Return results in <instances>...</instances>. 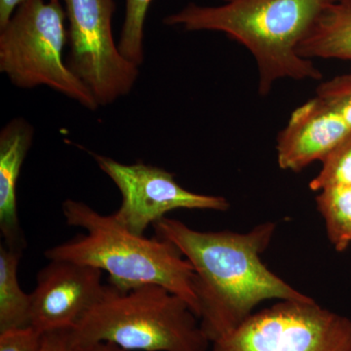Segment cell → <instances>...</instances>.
Returning <instances> with one entry per match:
<instances>
[{
	"instance_id": "1",
	"label": "cell",
	"mask_w": 351,
	"mask_h": 351,
	"mask_svg": "<svg viewBox=\"0 0 351 351\" xmlns=\"http://www.w3.org/2000/svg\"><path fill=\"white\" fill-rule=\"evenodd\" d=\"M157 237L175 245L195 269L201 326L211 343L239 327L261 302L311 301L267 269L262 254L276 230L271 221L250 232H198L163 218L154 226Z\"/></svg>"
},
{
	"instance_id": "2",
	"label": "cell",
	"mask_w": 351,
	"mask_h": 351,
	"mask_svg": "<svg viewBox=\"0 0 351 351\" xmlns=\"http://www.w3.org/2000/svg\"><path fill=\"white\" fill-rule=\"evenodd\" d=\"M217 6L188 4L164 18L186 32H223L244 46L257 64L258 91L267 96L282 80H320L322 73L298 48L328 6L337 0H221Z\"/></svg>"
},
{
	"instance_id": "3",
	"label": "cell",
	"mask_w": 351,
	"mask_h": 351,
	"mask_svg": "<svg viewBox=\"0 0 351 351\" xmlns=\"http://www.w3.org/2000/svg\"><path fill=\"white\" fill-rule=\"evenodd\" d=\"M63 214L68 226L83 228L85 234L46 250L48 260L91 265L107 272L110 285L122 291L161 286L188 302L198 317L195 269L174 244L129 232L112 215L82 201H64Z\"/></svg>"
},
{
	"instance_id": "4",
	"label": "cell",
	"mask_w": 351,
	"mask_h": 351,
	"mask_svg": "<svg viewBox=\"0 0 351 351\" xmlns=\"http://www.w3.org/2000/svg\"><path fill=\"white\" fill-rule=\"evenodd\" d=\"M69 335L71 345L105 341L133 351H207L212 343L188 302L158 285H105Z\"/></svg>"
},
{
	"instance_id": "5",
	"label": "cell",
	"mask_w": 351,
	"mask_h": 351,
	"mask_svg": "<svg viewBox=\"0 0 351 351\" xmlns=\"http://www.w3.org/2000/svg\"><path fill=\"white\" fill-rule=\"evenodd\" d=\"M66 19L59 0H24L0 27V71L14 86H46L96 110L100 106L93 94L63 59Z\"/></svg>"
},
{
	"instance_id": "6",
	"label": "cell",
	"mask_w": 351,
	"mask_h": 351,
	"mask_svg": "<svg viewBox=\"0 0 351 351\" xmlns=\"http://www.w3.org/2000/svg\"><path fill=\"white\" fill-rule=\"evenodd\" d=\"M212 345V351H351V320L314 300L280 301Z\"/></svg>"
},
{
	"instance_id": "7",
	"label": "cell",
	"mask_w": 351,
	"mask_h": 351,
	"mask_svg": "<svg viewBox=\"0 0 351 351\" xmlns=\"http://www.w3.org/2000/svg\"><path fill=\"white\" fill-rule=\"evenodd\" d=\"M69 21L71 71L92 92L99 106L130 94L138 66L120 53L112 34L114 0H64Z\"/></svg>"
},
{
	"instance_id": "8",
	"label": "cell",
	"mask_w": 351,
	"mask_h": 351,
	"mask_svg": "<svg viewBox=\"0 0 351 351\" xmlns=\"http://www.w3.org/2000/svg\"><path fill=\"white\" fill-rule=\"evenodd\" d=\"M92 156L121 195V204L112 216L135 234L145 235L149 226L174 210L226 212L230 209L226 198L191 193L178 184L173 173L162 168L143 162L120 163L101 154Z\"/></svg>"
},
{
	"instance_id": "9",
	"label": "cell",
	"mask_w": 351,
	"mask_h": 351,
	"mask_svg": "<svg viewBox=\"0 0 351 351\" xmlns=\"http://www.w3.org/2000/svg\"><path fill=\"white\" fill-rule=\"evenodd\" d=\"M101 276L91 265L50 260L32 293V326L44 334L73 329L103 294Z\"/></svg>"
},
{
	"instance_id": "10",
	"label": "cell",
	"mask_w": 351,
	"mask_h": 351,
	"mask_svg": "<svg viewBox=\"0 0 351 351\" xmlns=\"http://www.w3.org/2000/svg\"><path fill=\"white\" fill-rule=\"evenodd\" d=\"M351 128L332 108L314 97L295 108L276 140L277 162L282 170L301 172L345 140Z\"/></svg>"
},
{
	"instance_id": "11",
	"label": "cell",
	"mask_w": 351,
	"mask_h": 351,
	"mask_svg": "<svg viewBox=\"0 0 351 351\" xmlns=\"http://www.w3.org/2000/svg\"><path fill=\"white\" fill-rule=\"evenodd\" d=\"M34 136V126L23 117L10 120L0 132V230L4 245L11 250L22 252L27 246L16 189Z\"/></svg>"
},
{
	"instance_id": "12",
	"label": "cell",
	"mask_w": 351,
	"mask_h": 351,
	"mask_svg": "<svg viewBox=\"0 0 351 351\" xmlns=\"http://www.w3.org/2000/svg\"><path fill=\"white\" fill-rule=\"evenodd\" d=\"M307 60L351 61V0H337L328 6L298 48Z\"/></svg>"
},
{
	"instance_id": "13",
	"label": "cell",
	"mask_w": 351,
	"mask_h": 351,
	"mask_svg": "<svg viewBox=\"0 0 351 351\" xmlns=\"http://www.w3.org/2000/svg\"><path fill=\"white\" fill-rule=\"evenodd\" d=\"M22 252L0 246V332L31 325L32 294L18 280Z\"/></svg>"
},
{
	"instance_id": "14",
	"label": "cell",
	"mask_w": 351,
	"mask_h": 351,
	"mask_svg": "<svg viewBox=\"0 0 351 351\" xmlns=\"http://www.w3.org/2000/svg\"><path fill=\"white\" fill-rule=\"evenodd\" d=\"M316 205L330 242L337 252H345L351 245V186L322 189Z\"/></svg>"
},
{
	"instance_id": "15",
	"label": "cell",
	"mask_w": 351,
	"mask_h": 351,
	"mask_svg": "<svg viewBox=\"0 0 351 351\" xmlns=\"http://www.w3.org/2000/svg\"><path fill=\"white\" fill-rule=\"evenodd\" d=\"M152 0H126L125 18L120 32V53L140 66L145 61V23Z\"/></svg>"
},
{
	"instance_id": "16",
	"label": "cell",
	"mask_w": 351,
	"mask_h": 351,
	"mask_svg": "<svg viewBox=\"0 0 351 351\" xmlns=\"http://www.w3.org/2000/svg\"><path fill=\"white\" fill-rule=\"evenodd\" d=\"M319 174L309 182L313 191L338 186H351V133L322 161Z\"/></svg>"
},
{
	"instance_id": "17",
	"label": "cell",
	"mask_w": 351,
	"mask_h": 351,
	"mask_svg": "<svg viewBox=\"0 0 351 351\" xmlns=\"http://www.w3.org/2000/svg\"><path fill=\"white\" fill-rule=\"evenodd\" d=\"M316 97L334 110L351 128V73L321 83Z\"/></svg>"
},
{
	"instance_id": "18",
	"label": "cell",
	"mask_w": 351,
	"mask_h": 351,
	"mask_svg": "<svg viewBox=\"0 0 351 351\" xmlns=\"http://www.w3.org/2000/svg\"><path fill=\"white\" fill-rule=\"evenodd\" d=\"M44 332L29 326L12 328L0 332V351H39Z\"/></svg>"
},
{
	"instance_id": "19",
	"label": "cell",
	"mask_w": 351,
	"mask_h": 351,
	"mask_svg": "<svg viewBox=\"0 0 351 351\" xmlns=\"http://www.w3.org/2000/svg\"><path fill=\"white\" fill-rule=\"evenodd\" d=\"M71 339L69 330L45 332L39 351H71Z\"/></svg>"
},
{
	"instance_id": "20",
	"label": "cell",
	"mask_w": 351,
	"mask_h": 351,
	"mask_svg": "<svg viewBox=\"0 0 351 351\" xmlns=\"http://www.w3.org/2000/svg\"><path fill=\"white\" fill-rule=\"evenodd\" d=\"M71 351H133L120 348L117 345L105 341L99 343H82V345H73Z\"/></svg>"
},
{
	"instance_id": "21",
	"label": "cell",
	"mask_w": 351,
	"mask_h": 351,
	"mask_svg": "<svg viewBox=\"0 0 351 351\" xmlns=\"http://www.w3.org/2000/svg\"><path fill=\"white\" fill-rule=\"evenodd\" d=\"M24 0H0V27L5 25Z\"/></svg>"
}]
</instances>
